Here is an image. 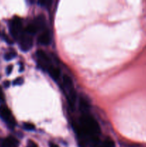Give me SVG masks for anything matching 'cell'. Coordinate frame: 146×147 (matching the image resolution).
Listing matches in <instances>:
<instances>
[{
  "mask_svg": "<svg viewBox=\"0 0 146 147\" xmlns=\"http://www.w3.org/2000/svg\"><path fill=\"white\" fill-rule=\"evenodd\" d=\"M0 118L7 123L10 128H13L16 124L15 120L9 109L5 106H0Z\"/></svg>",
  "mask_w": 146,
  "mask_h": 147,
  "instance_id": "277c9868",
  "label": "cell"
},
{
  "mask_svg": "<svg viewBox=\"0 0 146 147\" xmlns=\"http://www.w3.org/2000/svg\"><path fill=\"white\" fill-rule=\"evenodd\" d=\"M24 31H25L26 32L28 33V34H31V35H33V34H35V33L37 32L38 30H37V27H35V25H34V24L32 23V24H29V25L27 26V29H26Z\"/></svg>",
  "mask_w": 146,
  "mask_h": 147,
  "instance_id": "4fadbf2b",
  "label": "cell"
},
{
  "mask_svg": "<svg viewBox=\"0 0 146 147\" xmlns=\"http://www.w3.org/2000/svg\"><path fill=\"white\" fill-rule=\"evenodd\" d=\"M17 54H16L14 52H9V53H6L5 55H4V59L6 60H11L12 59H14L16 57Z\"/></svg>",
  "mask_w": 146,
  "mask_h": 147,
  "instance_id": "5bb4252c",
  "label": "cell"
},
{
  "mask_svg": "<svg viewBox=\"0 0 146 147\" xmlns=\"http://www.w3.org/2000/svg\"><path fill=\"white\" fill-rule=\"evenodd\" d=\"M19 46L21 50L27 52L31 48L33 45V40L31 34H28L25 31L23 32L19 38Z\"/></svg>",
  "mask_w": 146,
  "mask_h": 147,
  "instance_id": "5b68a950",
  "label": "cell"
},
{
  "mask_svg": "<svg viewBox=\"0 0 146 147\" xmlns=\"http://www.w3.org/2000/svg\"><path fill=\"white\" fill-rule=\"evenodd\" d=\"M115 142H113L112 139H106L103 141L102 142H101L99 144L98 146L97 147H115Z\"/></svg>",
  "mask_w": 146,
  "mask_h": 147,
  "instance_id": "8fae6325",
  "label": "cell"
},
{
  "mask_svg": "<svg viewBox=\"0 0 146 147\" xmlns=\"http://www.w3.org/2000/svg\"><path fill=\"white\" fill-rule=\"evenodd\" d=\"M38 42L42 45H48L51 42V37L48 31H44L38 37Z\"/></svg>",
  "mask_w": 146,
  "mask_h": 147,
  "instance_id": "ba28073f",
  "label": "cell"
},
{
  "mask_svg": "<svg viewBox=\"0 0 146 147\" xmlns=\"http://www.w3.org/2000/svg\"><path fill=\"white\" fill-rule=\"evenodd\" d=\"M62 85L63 89L66 94L67 100L69 102L70 107L74 108L75 105L77 96H76V92L74 90L73 82L70 77H69L67 75H64L62 77Z\"/></svg>",
  "mask_w": 146,
  "mask_h": 147,
  "instance_id": "7a4b0ae2",
  "label": "cell"
},
{
  "mask_svg": "<svg viewBox=\"0 0 146 147\" xmlns=\"http://www.w3.org/2000/svg\"><path fill=\"white\" fill-rule=\"evenodd\" d=\"M50 147H59L58 145L55 144H53V143H51L50 144Z\"/></svg>",
  "mask_w": 146,
  "mask_h": 147,
  "instance_id": "44dd1931",
  "label": "cell"
},
{
  "mask_svg": "<svg viewBox=\"0 0 146 147\" xmlns=\"http://www.w3.org/2000/svg\"><path fill=\"white\" fill-rule=\"evenodd\" d=\"M28 147H38V146H37V145L34 142H31V141H29V142H28Z\"/></svg>",
  "mask_w": 146,
  "mask_h": 147,
  "instance_id": "d6986e66",
  "label": "cell"
},
{
  "mask_svg": "<svg viewBox=\"0 0 146 147\" xmlns=\"http://www.w3.org/2000/svg\"><path fill=\"white\" fill-rule=\"evenodd\" d=\"M77 131L80 138L98 137L100 128L95 119L88 113H82L77 126Z\"/></svg>",
  "mask_w": 146,
  "mask_h": 147,
  "instance_id": "6da1fadb",
  "label": "cell"
},
{
  "mask_svg": "<svg viewBox=\"0 0 146 147\" xmlns=\"http://www.w3.org/2000/svg\"><path fill=\"white\" fill-rule=\"evenodd\" d=\"M33 24H34V25H35V27H37V30H44L46 25L45 19H44V16L41 15L37 17V18L35 19V20H34Z\"/></svg>",
  "mask_w": 146,
  "mask_h": 147,
  "instance_id": "9c48e42d",
  "label": "cell"
},
{
  "mask_svg": "<svg viewBox=\"0 0 146 147\" xmlns=\"http://www.w3.org/2000/svg\"><path fill=\"white\" fill-rule=\"evenodd\" d=\"M9 84H10V83H9V81H7H7H5V82H4V86H5L6 88H8L9 86Z\"/></svg>",
  "mask_w": 146,
  "mask_h": 147,
  "instance_id": "ffe728a7",
  "label": "cell"
},
{
  "mask_svg": "<svg viewBox=\"0 0 146 147\" xmlns=\"http://www.w3.org/2000/svg\"><path fill=\"white\" fill-rule=\"evenodd\" d=\"M47 72L49 73L50 76H51L53 80H55V81L60 78V70H59L58 68H57V67H54V66L52 65L51 67L48 69Z\"/></svg>",
  "mask_w": 146,
  "mask_h": 147,
  "instance_id": "30bf717a",
  "label": "cell"
},
{
  "mask_svg": "<svg viewBox=\"0 0 146 147\" xmlns=\"http://www.w3.org/2000/svg\"><path fill=\"white\" fill-rule=\"evenodd\" d=\"M24 128L26 129V130H28V131H32L34 129V125L33 123H24Z\"/></svg>",
  "mask_w": 146,
  "mask_h": 147,
  "instance_id": "9a60e30c",
  "label": "cell"
},
{
  "mask_svg": "<svg viewBox=\"0 0 146 147\" xmlns=\"http://www.w3.org/2000/svg\"><path fill=\"white\" fill-rule=\"evenodd\" d=\"M22 23L21 19L14 17L10 23V32L12 37L15 39H19L23 33Z\"/></svg>",
  "mask_w": 146,
  "mask_h": 147,
  "instance_id": "3957f363",
  "label": "cell"
},
{
  "mask_svg": "<svg viewBox=\"0 0 146 147\" xmlns=\"http://www.w3.org/2000/svg\"><path fill=\"white\" fill-rule=\"evenodd\" d=\"M23 83V78H17V79L14 80L13 82V85L14 86H20Z\"/></svg>",
  "mask_w": 146,
  "mask_h": 147,
  "instance_id": "2e32d148",
  "label": "cell"
},
{
  "mask_svg": "<svg viewBox=\"0 0 146 147\" xmlns=\"http://www.w3.org/2000/svg\"><path fill=\"white\" fill-rule=\"evenodd\" d=\"M80 109H81L82 113H88L89 105H88V103H87V102L84 99L80 98Z\"/></svg>",
  "mask_w": 146,
  "mask_h": 147,
  "instance_id": "7c38bea8",
  "label": "cell"
},
{
  "mask_svg": "<svg viewBox=\"0 0 146 147\" xmlns=\"http://www.w3.org/2000/svg\"><path fill=\"white\" fill-rule=\"evenodd\" d=\"M3 147H18L19 142L13 136H8L2 142Z\"/></svg>",
  "mask_w": 146,
  "mask_h": 147,
  "instance_id": "52a82bcc",
  "label": "cell"
},
{
  "mask_svg": "<svg viewBox=\"0 0 146 147\" xmlns=\"http://www.w3.org/2000/svg\"><path fill=\"white\" fill-rule=\"evenodd\" d=\"M36 55H37L39 65H40V67L47 71L48 69L52 66L50 57L47 56V55L43 50H37V53H36Z\"/></svg>",
  "mask_w": 146,
  "mask_h": 147,
  "instance_id": "8992f818",
  "label": "cell"
},
{
  "mask_svg": "<svg viewBox=\"0 0 146 147\" xmlns=\"http://www.w3.org/2000/svg\"><path fill=\"white\" fill-rule=\"evenodd\" d=\"M12 69H13V66L11 65H9L8 67H7V74L9 75L10 73H11V71H12Z\"/></svg>",
  "mask_w": 146,
  "mask_h": 147,
  "instance_id": "ac0fdd59",
  "label": "cell"
},
{
  "mask_svg": "<svg viewBox=\"0 0 146 147\" xmlns=\"http://www.w3.org/2000/svg\"><path fill=\"white\" fill-rule=\"evenodd\" d=\"M4 101V96L2 92V89L0 87V102Z\"/></svg>",
  "mask_w": 146,
  "mask_h": 147,
  "instance_id": "e0dca14e",
  "label": "cell"
}]
</instances>
